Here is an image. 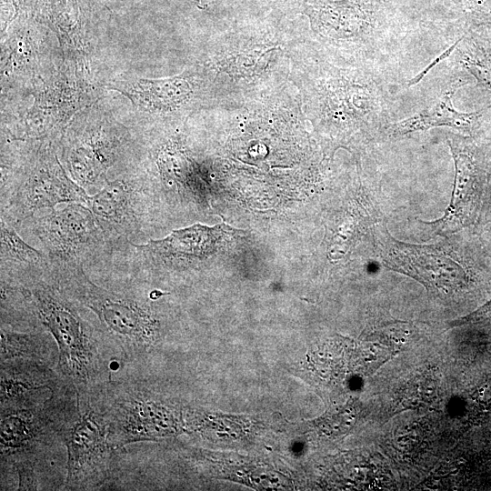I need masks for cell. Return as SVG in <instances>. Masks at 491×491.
Instances as JSON below:
<instances>
[{
    "mask_svg": "<svg viewBox=\"0 0 491 491\" xmlns=\"http://www.w3.org/2000/svg\"><path fill=\"white\" fill-rule=\"evenodd\" d=\"M0 280L20 282L45 276L52 272L45 254L28 244L17 229L0 217Z\"/></svg>",
    "mask_w": 491,
    "mask_h": 491,
    "instance_id": "obj_10",
    "label": "cell"
},
{
    "mask_svg": "<svg viewBox=\"0 0 491 491\" xmlns=\"http://www.w3.org/2000/svg\"><path fill=\"white\" fill-rule=\"evenodd\" d=\"M366 5L357 0L327 1L315 0L309 4L306 14L313 26L326 35L337 37H349L364 31L371 23L365 12Z\"/></svg>",
    "mask_w": 491,
    "mask_h": 491,
    "instance_id": "obj_12",
    "label": "cell"
},
{
    "mask_svg": "<svg viewBox=\"0 0 491 491\" xmlns=\"http://www.w3.org/2000/svg\"><path fill=\"white\" fill-rule=\"evenodd\" d=\"M110 88L126 96L140 111L163 114L176 110L193 95V86L185 75L165 79L121 77Z\"/></svg>",
    "mask_w": 491,
    "mask_h": 491,
    "instance_id": "obj_9",
    "label": "cell"
},
{
    "mask_svg": "<svg viewBox=\"0 0 491 491\" xmlns=\"http://www.w3.org/2000/svg\"><path fill=\"white\" fill-rule=\"evenodd\" d=\"M462 39H458L455 44H453L448 49H446L443 54L436 57L432 63L425 67L419 74L414 76L407 82V86L416 85L421 79L428 73V71L436 65L439 62L446 59L450 55V54L455 50L456 46L461 42Z\"/></svg>",
    "mask_w": 491,
    "mask_h": 491,
    "instance_id": "obj_16",
    "label": "cell"
},
{
    "mask_svg": "<svg viewBox=\"0 0 491 491\" xmlns=\"http://www.w3.org/2000/svg\"><path fill=\"white\" fill-rule=\"evenodd\" d=\"M467 70L486 88L491 89V68L470 64Z\"/></svg>",
    "mask_w": 491,
    "mask_h": 491,
    "instance_id": "obj_17",
    "label": "cell"
},
{
    "mask_svg": "<svg viewBox=\"0 0 491 491\" xmlns=\"http://www.w3.org/2000/svg\"><path fill=\"white\" fill-rule=\"evenodd\" d=\"M477 1H478L479 3H481V2H482V0H477Z\"/></svg>",
    "mask_w": 491,
    "mask_h": 491,
    "instance_id": "obj_18",
    "label": "cell"
},
{
    "mask_svg": "<svg viewBox=\"0 0 491 491\" xmlns=\"http://www.w3.org/2000/svg\"><path fill=\"white\" fill-rule=\"evenodd\" d=\"M0 217L16 229L36 214L63 203L87 205L90 195L69 175L57 145H2Z\"/></svg>",
    "mask_w": 491,
    "mask_h": 491,
    "instance_id": "obj_2",
    "label": "cell"
},
{
    "mask_svg": "<svg viewBox=\"0 0 491 491\" xmlns=\"http://www.w3.org/2000/svg\"><path fill=\"white\" fill-rule=\"evenodd\" d=\"M45 414L36 406L1 409V456L25 455L40 443L46 431Z\"/></svg>",
    "mask_w": 491,
    "mask_h": 491,
    "instance_id": "obj_11",
    "label": "cell"
},
{
    "mask_svg": "<svg viewBox=\"0 0 491 491\" xmlns=\"http://www.w3.org/2000/svg\"><path fill=\"white\" fill-rule=\"evenodd\" d=\"M1 297L33 315L53 335L59 349L58 366L76 389V401L107 370L98 347L108 340L91 311L68 296L52 273L17 283L1 281Z\"/></svg>",
    "mask_w": 491,
    "mask_h": 491,
    "instance_id": "obj_1",
    "label": "cell"
},
{
    "mask_svg": "<svg viewBox=\"0 0 491 491\" xmlns=\"http://www.w3.org/2000/svg\"><path fill=\"white\" fill-rule=\"evenodd\" d=\"M61 162L90 195L132 167L135 139L105 120H84L65 130L58 144Z\"/></svg>",
    "mask_w": 491,
    "mask_h": 491,
    "instance_id": "obj_4",
    "label": "cell"
},
{
    "mask_svg": "<svg viewBox=\"0 0 491 491\" xmlns=\"http://www.w3.org/2000/svg\"><path fill=\"white\" fill-rule=\"evenodd\" d=\"M106 424L112 447L155 439L172 428L165 410L141 390L117 397L112 403Z\"/></svg>",
    "mask_w": 491,
    "mask_h": 491,
    "instance_id": "obj_8",
    "label": "cell"
},
{
    "mask_svg": "<svg viewBox=\"0 0 491 491\" xmlns=\"http://www.w3.org/2000/svg\"><path fill=\"white\" fill-rule=\"evenodd\" d=\"M377 231L376 238L387 266L411 276L427 288L451 290L459 266L448 255L432 246L396 241L383 226Z\"/></svg>",
    "mask_w": 491,
    "mask_h": 491,
    "instance_id": "obj_7",
    "label": "cell"
},
{
    "mask_svg": "<svg viewBox=\"0 0 491 491\" xmlns=\"http://www.w3.org/2000/svg\"><path fill=\"white\" fill-rule=\"evenodd\" d=\"M455 161L456 175L452 198L441 218L427 222L436 234L446 235L456 231L462 224L463 204L470 173L468 157L449 144Z\"/></svg>",
    "mask_w": 491,
    "mask_h": 491,
    "instance_id": "obj_14",
    "label": "cell"
},
{
    "mask_svg": "<svg viewBox=\"0 0 491 491\" xmlns=\"http://www.w3.org/2000/svg\"><path fill=\"white\" fill-rule=\"evenodd\" d=\"M452 95L453 91L446 93L433 106L390 125L389 133L393 135H402L438 126L464 130L471 128L476 123L480 113L458 112L452 105Z\"/></svg>",
    "mask_w": 491,
    "mask_h": 491,
    "instance_id": "obj_13",
    "label": "cell"
},
{
    "mask_svg": "<svg viewBox=\"0 0 491 491\" xmlns=\"http://www.w3.org/2000/svg\"><path fill=\"white\" fill-rule=\"evenodd\" d=\"M77 416L63 430L67 446V486L79 488L105 475L110 450L105 418L77 403Z\"/></svg>",
    "mask_w": 491,
    "mask_h": 491,
    "instance_id": "obj_6",
    "label": "cell"
},
{
    "mask_svg": "<svg viewBox=\"0 0 491 491\" xmlns=\"http://www.w3.org/2000/svg\"><path fill=\"white\" fill-rule=\"evenodd\" d=\"M87 206L114 247L143 243L151 238L155 225V202L144 175L131 167L90 195Z\"/></svg>",
    "mask_w": 491,
    "mask_h": 491,
    "instance_id": "obj_5",
    "label": "cell"
},
{
    "mask_svg": "<svg viewBox=\"0 0 491 491\" xmlns=\"http://www.w3.org/2000/svg\"><path fill=\"white\" fill-rule=\"evenodd\" d=\"M17 230L34 237L52 266H82L95 275L111 261L109 237L91 209L81 203L42 211Z\"/></svg>",
    "mask_w": 491,
    "mask_h": 491,
    "instance_id": "obj_3",
    "label": "cell"
},
{
    "mask_svg": "<svg viewBox=\"0 0 491 491\" xmlns=\"http://www.w3.org/2000/svg\"><path fill=\"white\" fill-rule=\"evenodd\" d=\"M38 335L16 332L1 324V363L15 357H35L39 353L38 347H41Z\"/></svg>",
    "mask_w": 491,
    "mask_h": 491,
    "instance_id": "obj_15",
    "label": "cell"
}]
</instances>
